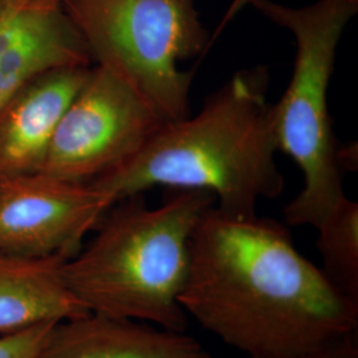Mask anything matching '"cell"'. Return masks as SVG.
Wrapping results in <instances>:
<instances>
[{
    "label": "cell",
    "mask_w": 358,
    "mask_h": 358,
    "mask_svg": "<svg viewBox=\"0 0 358 358\" xmlns=\"http://www.w3.org/2000/svg\"><path fill=\"white\" fill-rule=\"evenodd\" d=\"M57 322H43L19 332L0 334V358H36Z\"/></svg>",
    "instance_id": "obj_13"
},
{
    "label": "cell",
    "mask_w": 358,
    "mask_h": 358,
    "mask_svg": "<svg viewBox=\"0 0 358 358\" xmlns=\"http://www.w3.org/2000/svg\"><path fill=\"white\" fill-rule=\"evenodd\" d=\"M162 124L138 93L96 65L62 117L38 173L93 182L129 161Z\"/></svg>",
    "instance_id": "obj_6"
},
{
    "label": "cell",
    "mask_w": 358,
    "mask_h": 358,
    "mask_svg": "<svg viewBox=\"0 0 358 358\" xmlns=\"http://www.w3.org/2000/svg\"><path fill=\"white\" fill-rule=\"evenodd\" d=\"M90 66H57L29 77L0 106V179L38 173L66 108Z\"/></svg>",
    "instance_id": "obj_9"
},
{
    "label": "cell",
    "mask_w": 358,
    "mask_h": 358,
    "mask_svg": "<svg viewBox=\"0 0 358 358\" xmlns=\"http://www.w3.org/2000/svg\"><path fill=\"white\" fill-rule=\"evenodd\" d=\"M92 62L110 71L164 122L189 117L192 72L178 63L205 52L208 32L194 0H62Z\"/></svg>",
    "instance_id": "obj_5"
},
{
    "label": "cell",
    "mask_w": 358,
    "mask_h": 358,
    "mask_svg": "<svg viewBox=\"0 0 358 358\" xmlns=\"http://www.w3.org/2000/svg\"><path fill=\"white\" fill-rule=\"evenodd\" d=\"M92 63L62 0H0V106L36 73Z\"/></svg>",
    "instance_id": "obj_8"
},
{
    "label": "cell",
    "mask_w": 358,
    "mask_h": 358,
    "mask_svg": "<svg viewBox=\"0 0 358 358\" xmlns=\"http://www.w3.org/2000/svg\"><path fill=\"white\" fill-rule=\"evenodd\" d=\"M68 259L0 254V334L90 313L65 282Z\"/></svg>",
    "instance_id": "obj_11"
},
{
    "label": "cell",
    "mask_w": 358,
    "mask_h": 358,
    "mask_svg": "<svg viewBox=\"0 0 358 358\" xmlns=\"http://www.w3.org/2000/svg\"><path fill=\"white\" fill-rule=\"evenodd\" d=\"M268 71H238L192 118L165 122L129 161L90 182L115 202L155 186L203 190L234 217H256L262 198L282 195Z\"/></svg>",
    "instance_id": "obj_2"
},
{
    "label": "cell",
    "mask_w": 358,
    "mask_h": 358,
    "mask_svg": "<svg viewBox=\"0 0 358 358\" xmlns=\"http://www.w3.org/2000/svg\"><path fill=\"white\" fill-rule=\"evenodd\" d=\"M115 196L41 173L0 179V254L73 257Z\"/></svg>",
    "instance_id": "obj_7"
},
{
    "label": "cell",
    "mask_w": 358,
    "mask_h": 358,
    "mask_svg": "<svg viewBox=\"0 0 358 358\" xmlns=\"http://www.w3.org/2000/svg\"><path fill=\"white\" fill-rule=\"evenodd\" d=\"M324 276L358 306V203L344 196L316 227Z\"/></svg>",
    "instance_id": "obj_12"
},
{
    "label": "cell",
    "mask_w": 358,
    "mask_h": 358,
    "mask_svg": "<svg viewBox=\"0 0 358 358\" xmlns=\"http://www.w3.org/2000/svg\"><path fill=\"white\" fill-rule=\"evenodd\" d=\"M276 358H358L356 333L343 336L327 345L320 346L304 353Z\"/></svg>",
    "instance_id": "obj_14"
},
{
    "label": "cell",
    "mask_w": 358,
    "mask_h": 358,
    "mask_svg": "<svg viewBox=\"0 0 358 358\" xmlns=\"http://www.w3.org/2000/svg\"><path fill=\"white\" fill-rule=\"evenodd\" d=\"M36 358H214L185 332L87 313L60 321Z\"/></svg>",
    "instance_id": "obj_10"
},
{
    "label": "cell",
    "mask_w": 358,
    "mask_h": 358,
    "mask_svg": "<svg viewBox=\"0 0 358 358\" xmlns=\"http://www.w3.org/2000/svg\"><path fill=\"white\" fill-rule=\"evenodd\" d=\"M180 306L248 358L285 357L357 332L358 306L340 294L269 217L210 207L190 241Z\"/></svg>",
    "instance_id": "obj_1"
},
{
    "label": "cell",
    "mask_w": 358,
    "mask_h": 358,
    "mask_svg": "<svg viewBox=\"0 0 358 358\" xmlns=\"http://www.w3.org/2000/svg\"><path fill=\"white\" fill-rule=\"evenodd\" d=\"M215 196L173 190L155 208L142 194L109 208L85 248L64 264L66 285L92 313L185 332L180 306L190 268V241Z\"/></svg>",
    "instance_id": "obj_3"
},
{
    "label": "cell",
    "mask_w": 358,
    "mask_h": 358,
    "mask_svg": "<svg viewBox=\"0 0 358 358\" xmlns=\"http://www.w3.org/2000/svg\"><path fill=\"white\" fill-rule=\"evenodd\" d=\"M251 7L294 34L296 57L289 85L273 103L278 150L304 174V187L284 208L288 226L320 224L345 196L344 170L328 108L338 43L357 15L358 0H316L288 7L273 0H235L232 10Z\"/></svg>",
    "instance_id": "obj_4"
}]
</instances>
